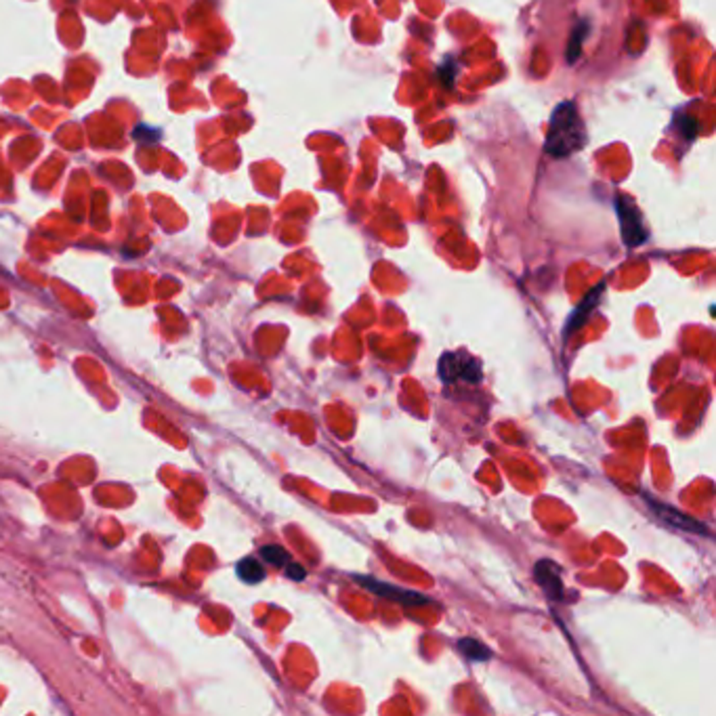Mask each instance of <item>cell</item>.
Wrapping results in <instances>:
<instances>
[{
	"mask_svg": "<svg viewBox=\"0 0 716 716\" xmlns=\"http://www.w3.org/2000/svg\"><path fill=\"white\" fill-rule=\"evenodd\" d=\"M458 649H461L462 655H467V658L473 662H486L492 658V652H489L483 643L475 641V638H461V641H458Z\"/></svg>",
	"mask_w": 716,
	"mask_h": 716,
	"instance_id": "obj_9",
	"label": "cell"
},
{
	"mask_svg": "<svg viewBox=\"0 0 716 716\" xmlns=\"http://www.w3.org/2000/svg\"><path fill=\"white\" fill-rule=\"evenodd\" d=\"M439 374L445 383H454V380L462 379L469 383H479L481 368L475 360H470L464 354H445L439 362Z\"/></svg>",
	"mask_w": 716,
	"mask_h": 716,
	"instance_id": "obj_2",
	"label": "cell"
},
{
	"mask_svg": "<svg viewBox=\"0 0 716 716\" xmlns=\"http://www.w3.org/2000/svg\"><path fill=\"white\" fill-rule=\"evenodd\" d=\"M618 212H620V219H622L624 242L629 244V246H638V244L645 242L647 234H645V229H643L641 219H638L637 208L629 204V211H624L622 204H618Z\"/></svg>",
	"mask_w": 716,
	"mask_h": 716,
	"instance_id": "obj_6",
	"label": "cell"
},
{
	"mask_svg": "<svg viewBox=\"0 0 716 716\" xmlns=\"http://www.w3.org/2000/svg\"><path fill=\"white\" fill-rule=\"evenodd\" d=\"M286 574H288V578H292V580L301 582V580H305L307 571L303 570L298 563H288V565H286Z\"/></svg>",
	"mask_w": 716,
	"mask_h": 716,
	"instance_id": "obj_11",
	"label": "cell"
},
{
	"mask_svg": "<svg viewBox=\"0 0 716 716\" xmlns=\"http://www.w3.org/2000/svg\"><path fill=\"white\" fill-rule=\"evenodd\" d=\"M584 124L578 116L576 107L571 104H561L557 110L553 112L551 127H548V139H546V154L553 158H563L570 154L578 152L584 146Z\"/></svg>",
	"mask_w": 716,
	"mask_h": 716,
	"instance_id": "obj_1",
	"label": "cell"
},
{
	"mask_svg": "<svg viewBox=\"0 0 716 716\" xmlns=\"http://www.w3.org/2000/svg\"><path fill=\"white\" fill-rule=\"evenodd\" d=\"M534 574H536V580H538L540 587L545 588L548 599L563 601V582H561V570L553 563V561H538Z\"/></svg>",
	"mask_w": 716,
	"mask_h": 716,
	"instance_id": "obj_5",
	"label": "cell"
},
{
	"mask_svg": "<svg viewBox=\"0 0 716 716\" xmlns=\"http://www.w3.org/2000/svg\"><path fill=\"white\" fill-rule=\"evenodd\" d=\"M355 580L360 582L363 588H368L370 593L379 595L380 599L397 601V603H402V605H425V603L429 601L425 595L412 593V590H405V588L391 587V584L379 582V580H374V578H370V576H355Z\"/></svg>",
	"mask_w": 716,
	"mask_h": 716,
	"instance_id": "obj_3",
	"label": "cell"
},
{
	"mask_svg": "<svg viewBox=\"0 0 716 716\" xmlns=\"http://www.w3.org/2000/svg\"><path fill=\"white\" fill-rule=\"evenodd\" d=\"M647 504L652 506L654 515L662 519L664 523L670 525V528L683 529V532H691V534H706V525L695 521V519H691L689 515H683L681 511L672 509V506H668V504L655 503L654 498H647Z\"/></svg>",
	"mask_w": 716,
	"mask_h": 716,
	"instance_id": "obj_4",
	"label": "cell"
},
{
	"mask_svg": "<svg viewBox=\"0 0 716 716\" xmlns=\"http://www.w3.org/2000/svg\"><path fill=\"white\" fill-rule=\"evenodd\" d=\"M261 557L265 559L270 565H276V568H286V565L290 563V554L286 553L282 546H278V545L262 546L261 548Z\"/></svg>",
	"mask_w": 716,
	"mask_h": 716,
	"instance_id": "obj_10",
	"label": "cell"
},
{
	"mask_svg": "<svg viewBox=\"0 0 716 716\" xmlns=\"http://www.w3.org/2000/svg\"><path fill=\"white\" fill-rule=\"evenodd\" d=\"M237 576L246 584H256L265 578V570H262V565L254 557H246L237 565Z\"/></svg>",
	"mask_w": 716,
	"mask_h": 716,
	"instance_id": "obj_8",
	"label": "cell"
},
{
	"mask_svg": "<svg viewBox=\"0 0 716 716\" xmlns=\"http://www.w3.org/2000/svg\"><path fill=\"white\" fill-rule=\"evenodd\" d=\"M603 288H605V284H601L599 288H595L593 292H588L587 298L582 301V305L576 309L574 315H571L570 321H568V326H565V337H570V334H574L576 330H580L584 321L588 320V313L593 312V309L596 307V303H599Z\"/></svg>",
	"mask_w": 716,
	"mask_h": 716,
	"instance_id": "obj_7",
	"label": "cell"
}]
</instances>
